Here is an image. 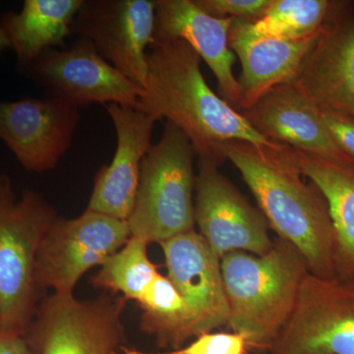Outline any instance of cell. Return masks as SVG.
I'll list each match as a JSON object with an SVG mask.
<instances>
[{"label": "cell", "instance_id": "1", "mask_svg": "<svg viewBox=\"0 0 354 354\" xmlns=\"http://www.w3.org/2000/svg\"><path fill=\"white\" fill-rule=\"evenodd\" d=\"M201 57L180 39L153 38L147 53V79L136 109L156 121L165 118L189 139L199 160L221 167L228 141L281 148L259 134L243 115L209 87Z\"/></svg>", "mask_w": 354, "mask_h": 354}, {"label": "cell", "instance_id": "2", "mask_svg": "<svg viewBox=\"0 0 354 354\" xmlns=\"http://www.w3.org/2000/svg\"><path fill=\"white\" fill-rule=\"evenodd\" d=\"M221 151L241 172L269 227L301 253L310 272L335 276L337 236L329 206L315 184L307 183L274 149L234 140Z\"/></svg>", "mask_w": 354, "mask_h": 354}, {"label": "cell", "instance_id": "3", "mask_svg": "<svg viewBox=\"0 0 354 354\" xmlns=\"http://www.w3.org/2000/svg\"><path fill=\"white\" fill-rule=\"evenodd\" d=\"M227 325L249 346L268 348L295 308L309 268L290 242L278 237L263 256L234 251L221 258Z\"/></svg>", "mask_w": 354, "mask_h": 354}, {"label": "cell", "instance_id": "4", "mask_svg": "<svg viewBox=\"0 0 354 354\" xmlns=\"http://www.w3.org/2000/svg\"><path fill=\"white\" fill-rule=\"evenodd\" d=\"M57 212L35 191L18 198L0 176V330L24 335L36 314L37 258Z\"/></svg>", "mask_w": 354, "mask_h": 354}, {"label": "cell", "instance_id": "5", "mask_svg": "<svg viewBox=\"0 0 354 354\" xmlns=\"http://www.w3.org/2000/svg\"><path fill=\"white\" fill-rule=\"evenodd\" d=\"M194 148L169 121L141 165L138 190L128 218L131 236L149 243L194 230Z\"/></svg>", "mask_w": 354, "mask_h": 354}, {"label": "cell", "instance_id": "6", "mask_svg": "<svg viewBox=\"0 0 354 354\" xmlns=\"http://www.w3.org/2000/svg\"><path fill=\"white\" fill-rule=\"evenodd\" d=\"M123 297L80 300L53 293L37 308L24 337L30 354H116L125 342Z\"/></svg>", "mask_w": 354, "mask_h": 354}, {"label": "cell", "instance_id": "7", "mask_svg": "<svg viewBox=\"0 0 354 354\" xmlns=\"http://www.w3.org/2000/svg\"><path fill=\"white\" fill-rule=\"evenodd\" d=\"M269 354H354V276L308 272Z\"/></svg>", "mask_w": 354, "mask_h": 354}, {"label": "cell", "instance_id": "8", "mask_svg": "<svg viewBox=\"0 0 354 354\" xmlns=\"http://www.w3.org/2000/svg\"><path fill=\"white\" fill-rule=\"evenodd\" d=\"M130 236L127 221L91 209L72 220L57 218L39 247L37 285L57 293H73L85 272L104 264Z\"/></svg>", "mask_w": 354, "mask_h": 354}, {"label": "cell", "instance_id": "9", "mask_svg": "<svg viewBox=\"0 0 354 354\" xmlns=\"http://www.w3.org/2000/svg\"><path fill=\"white\" fill-rule=\"evenodd\" d=\"M22 70L46 97L78 109L93 104L136 108L143 93L142 86L114 68L83 39L68 50L48 48Z\"/></svg>", "mask_w": 354, "mask_h": 354}, {"label": "cell", "instance_id": "10", "mask_svg": "<svg viewBox=\"0 0 354 354\" xmlns=\"http://www.w3.org/2000/svg\"><path fill=\"white\" fill-rule=\"evenodd\" d=\"M156 1L84 0L72 34L88 41L114 68L133 82L146 83L147 50L155 32Z\"/></svg>", "mask_w": 354, "mask_h": 354}, {"label": "cell", "instance_id": "11", "mask_svg": "<svg viewBox=\"0 0 354 354\" xmlns=\"http://www.w3.org/2000/svg\"><path fill=\"white\" fill-rule=\"evenodd\" d=\"M218 167L199 160L194 204L199 234L221 260L234 251L265 255L274 244L267 220Z\"/></svg>", "mask_w": 354, "mask_h": 354}, {"label": "cell", "instance_id": "12", "mask_svg": "<svg viewBox=\"0 0 354 354\" xmlns=\"http://www.w3.org/2000/svg\"><path fill=\"white\" fill-rule=\"evenodd\" d=\"M292 83L319 111L354 118V2H334Z\"/></svg>", "mask_w": 354, "mask_h": 354}, {"label": "cell", "instance_id": "13", "mask_svg": "<svg viewBox=\"0 0 354 354\" xmlns=\"http://www.w3.org/2000/svg\"><path fill=\"white\" fill-rule=\"evenodd\" d=\"M79 109L51 97L0 102V139L26 171L55 169L71 147Z\"/></svg>", "mask_w": 354, "mask_h": 354}, {"label": "cell", "instance_id": "14", "mask_svg": "<svg viewBox=\"0 0 354 354\" xmlns=\"http://www.w3.org/2000/svg\"><path fill=\"white\" fill-rule=\"evenodd\" d=\"M115 128L113 160L95 176L87 209L128 221L138 190L141 165L152 147L156 120L132 106H106Z\"/></svg>", "mask_w": 354, "mask_h": 354}, {"label": "cell", "instance_id": "15", "mask_svg": "<svg viewBox=\"0 0 354 354\" xmlns=\"http://www.w3.org/2000/svg\"><path fill=\"white\" fill-rule=\"evenodd\" d=\"M241 113L256 131L272 143L330 162L354 164L330 136L321 111L292 82L271 88Z\"/></svg>", "mask_w": 354, "mask_h": 354}, {"label": "cell", "instance_id": "16", "mask_svg": "<svg viewBox=\"0 0 354 354\" xmlns=\"http://www.w3.org/2000/svg\"><path fill=\"white\" fill-rule=\"evenodd\" d=\"M160 244L167 278L196 315L198 335L227 325L230 311L221 259L208 242L193 230Z\"/></svg>", "mask_w": 354, "mask_h": 354}, {"label": "cell", "instance_id": "17", "mask_svg": "<svg viewBox=\"0 0 354 354\" xmlns=\"http://www.w3.org/2000/svg\"><path fill=\"white\" fill-rule=\"evenodd\" d=\"M232 22V18H215L203 12L193 0H157L153 38L180 39L189 44L216 76L221 99L241 113V88L230 46Z\"/></svg>", "mask_w": 354, "mask_h": 354}, {"label": "cell", "instance_id": "18", "mask_svg": "<svg viewBox=\"0 0 354 354\" xmlns=\"http://www.w3.org/2000/svg\"><path fill=\"white\" fill-rule=\"evenodd\" d=\"M318 35L297 39L258 36L251 30L250 22L234 19L230 46L241 64V74L237 79L241 113L271 88L295 81Z\"/></svg>", "mask_w": 354, "mask_h": 354}, {"label": "cell", "instance_id": "19", "mask_svg": "<svg viewBox=\"0 0 354 354\" xmlns=\"http://www.w3.org/2000/svg\"><path fill=\"white\" fill-rule=\"evenodd\" d=\"M274 152L325 197L337 236V274L354 276V164L330 162L285 145Z\"/></svg>", "mask_w": 354, "mask_h": 354}, {"label": "cell", "instance_id": "20", "mask_svg": "<svg viewBox=\"0 0 354 354\" xmlns=\"http://www.w3.org/2000/svg\"><path fill=\"white\" fill-rule=\"evenodd\" d=\"M84 0H25L20 12H8L0 27L6 31L21 69L72 34L74 18Z\"/></svg>", "mask_w": 354, "mask_h": 354}, {"label": "cell", "instance_id": "21", "mask_svg": "<svg viewBox=\"0 0 354 354\" xmlns=\"http://www.w3.org/2000/svg\"><path fill=\"white\" fill-rule=\"evenodd\" d=\"M137 304L143 311L141 330L160 348L176 351L198 337L194 311L167 276L158 272Z\"/></svg>", "mask_w": 354, "mask_h": 354}, {"label": "cell", "instance_id": "22", "mask_svg": "<svg viewBox=\"0 0 354 354\" xmlns=\"http://www.w3.org/2000/svg\"><path fill=\"white\" fill-rule=\"evenodd\" d=\"M149 242L130 236L125 245L109 256L100 271L91 278L95 288L120 293L127 300L139 301L153 279L158 268L148 256Z\"/></svg>", "mask_w": 354, "mask_h": 354}, {"label": "cell", "instance_id": "23", "mask_svg": "<svg viewBox=\"0 0 354 354\" xmlns=\"http://www.w3.org/2000/svg\"><path fill=\"white\" fill-rule=\"evenodd\" d=\"M335 1L330 0H272L261 19L251 23L258 36L304 39L320 32Z\"/></svg>", "mask_w": 354, "mask_h": 354}, {"label": "cell", "instance_id": "24", "mask_svg": "<svg viewBox=\"0 0 354 354\" xmlns=\"http://www.w3.org/2000/svg\"><path fill=\"white\" fill-rule=\"evenodd\" d=\"M203 12L215 18L255 23L264 16L272 0H193Z\"/></svg>", "mask_w": 354, "mask_h": 354}, {"label": "cell", "instance_id": "25", "mask_svg": "<svg viewBox=\"0 0 354 354\" xmlns=\"http://www.w3.org/2000/svg\"><path fill=\"white\" fill-rule=\"evenodd\" d=\"M335 144L354 160V118L346 114L321 111Z\"/></svg>", "mask_w": 354, "mask_h": 354}, {"label": "cell", "instance_id": "26", "mask_svg": "<svg viewBox=\"0 0 354 354\" xmlns=\"http://www.w3.org/2000/svg\"><path fill=\"white\" fill-rule=\"evenodd\" d=\"M0 354H30L24 335L0 330Z\"/></svg>", "mask_w": 354, "mask_h": 354}, {"label": "cell", "instance_id": "27", "mask_svg": "<svg viewBox=\"0 0 354 354\" xmlns=\"http://www.w3.org/2000/svg\"><path fill=\"white\" fill-rule=\"evenodd\" d=\"M8 48H12L10 39L7 36L6 31L0 27V53L8 50Z\"/></svg>", "mask_w": 354, "mask_h": 354}]
</instances>
